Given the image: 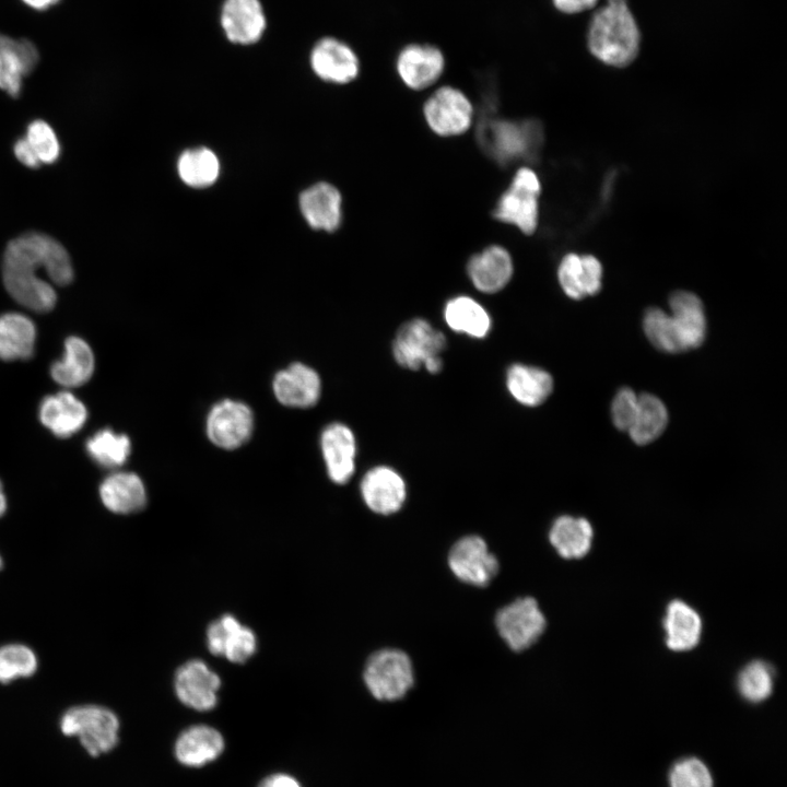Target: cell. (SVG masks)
I'll use <instances>...</instances> for the list:
<instances>
[{"label": "cell", "instance_id": "cell-37", "mask_svg": "<svg viewBox=\"0 0 787 787\" xmlns=\"http://www.w3.org/2000/svg\"><path fill=\"white\" fill-rule=\"evenodd\" d=\"M774 669L763 660H753L738 674L737 688L740 695L750 703H760L770 697L774 685Z\"/></svg>", "mask_w": 787, "mask_h": 787}, {"label": "cell", "instance_id": "cell-8", "mask_svg": "<svg viewBox=\"0 0 787 787\" xmlns=\"http://www.w3.org/2000/svg\"><path fill=\"white\" fill-rule=\"evenodd\" d=\"M545 618L531 597L518 598L500 609L495 616L498 634L515 651L533 645L545 630Z\"/></svg>", "mask_w": 787, "mask_h": 787}, {"label": "cell", "instance_id": "cell-23", "mask_svg": "<svg viewBox=\"0 0 787 787\" xmlns=\"http://www.w3.org/2000/svg\"><path fill=\"white\" fill-rule=\"evenodd\" d=\"M225 749L222 733L208 725L183 730L174 744L176 760L187 767H201L215 761Z\"/></svg>", "mask_w": 787, "mask_h": 787}, {"label": "cell", "instance_id": "cell-20", "mask_svg": "<svg viewBox=\"0 0 787 787\" xmlns=\"http://www.w3.org/2000/svg\"><path fill=\"white\" fill-rule=\"evenodd\" d=\"M273 392L286 407L309 408L320 397L321 381L315 369L296 362L274 376Z\"/></svg>", "mask_w": 787, "mask_h": 787}, {"label": "cell", "instance_id": "cell-43", "mask_svg": "<svg viewBox=\"0 0 787 787\" xmlns=\"http://www.w3.org/2000/svg\"><path fill=\"white\" fill-rule=\"evenodd\" d=\"M13 151L15 157L27 167L37 168L42 164L26 138L19 139Z\"/></svg>", "mask_w": 787, "mask_h": 787}, {"label": "cell", "instance_id": "cell-9", "mask_svg": "<svg viewBox=\"0 0 787 787\" xmlns=\"http://www.w3.org/2000/svg\"><path fill=\"white\" fill-rule=\"evenodd\" d=\"M423 115L432 131L442 137H451L471 127L473 107L460 90L445 85L426 99Z\"/></svg>", "mask_w": 787, "mask_h": 787}, {"label": "cell", "instance_id": "cell-32", "mask_svg": "<svg viewBox=\"0 0 787 787\" xmlns=\"http://www.w3.org/2000/svg\"><path fill=\"white\" fill-rule=\"evenodd\" d=\"M36 327L25 315L5 313L0 316V360H28L34 354Z\"/></svg>", "mask_w": 787, "mask_h": 787}, {"label": "cell", "instance_id": "cell-7", "mask_svg": "<svg viewBox=\"0 0 787 787\" xmlns=\"http://www.w3.org/2000/svg\"><path fill=\"white\" fill-rule=\"evenodd\" d=\"M541 184L529 167L519 168L509 187L501 195L494 208L496 220L518 227L524 234H532L539 220Z\"/></svg>", "mask_w": 787, "mask_h": 787}, {"label": "cell", "instance_id": "cell-39", "mask_svg": "<svg viewBox=\"0 0 787 787\" xmlns=\"http://www.w3.org/2000/svg\"><path fill=\"white\" fill-rule=\"evenodd\" d=\"M643 328L647 339L655 348L668 353L682 352L670 324L669 314L658 307L646 310Z\"/></svg>", "mask_w": 787, "mask_h": 787}, {"label": "cell", "instance_id": "cell-44", "mask_svg": "<svg viewBox=\"0 0 787 787\" xmlns=\"http://www.w3.org/2000/svg\"><path fill=\"white\" fill-rule=\"evenodd\" d=\"M598 0H552L556 10L565 14H575L596 5Z\"/></svg>", "mask_w": 787, "mask_h": 787}, {"label": "cell", "instance_id": "cell-34", "mask_svg": "<svg viewBox=\"0 0 787 787\" xmlns=\"http://www.w3.org/2000/svg\"><path fill=\"white\" fill-rule=\"evenodd\" d=\"M668 423L665 403L651 393L638 396V407L631 428L627 431L637 445H646L658 438Z\"/></svg>", "mask_w": 787, "mask_h": 787}, {"label": "cell", "instance_id": "cell-21", "mask_svg": "<svg viewBox=\"0 0 787 787\" xmlns=\"http://www.w3.org/2000/svg\"><path fill=\"white\" fill-rule=\"evenodd\" d=\"M320 446L330 480L346 483L355 470L356 442L351 428L342 423L328 425L321 434Z\"/></svg>", "mask_w": 787, "mask_h": 787}, {"label": "cell", "instance_id": "cell-19", "mask_svg": "<svg viewBox=\"0 0 787 787\" xmlns=\"http://www.w3.org/2000/svg\"><path fill=\"white\" fill-rule=\"evenodd\" d=\"M38 51L28 39H14L0 34V89L17 97L22 81L38 62Z\"/></svg>", "mask_w": 787, "mask_h": 787}, {"label": "cell", "instance_id": "cell-4", "mask_svg": "<svg viewBox=\"0 0 787 787\" xmlns=\"http://www.w3.org/2000/svg\"><path fill=\"white\" fill-rule=\"evenodd\" d=\"M119 719L116 714L98 705L69 708L60 719L64 736L77 737L91 756L111 751L119 741Z\"/></svg>", "mask_w": 787, "mask_h": 787}, {"label": "cell", "instance_id": "cell-10", "mask_svg": "<svg viewBox=\"0 0 787 787\" xmlns=\"http://www.w3.org/2000/svg\"><path fill=\"white\" fill-rule=\"evenodd\" d=\"M448 565L461 582L484 587L497 575L500 564L479 536H467L454 543L448 553Z\"/></svg>", "mask_w": 787, "mask_h": 787}, {"label": "cell", "instance_id": "cell-47", "mask_svg": "<svg viewBox=\"0 0 787 787\" xmlns=\"http://www.w3.org/2000/svg\"><path fill=\"white\" fill-rule=\"evenodd\" d=\"M7 510V498L3 492V486L0 481V517L5 513Z\"/></svg>", "mask_w": 787, "mask_h": 787}, {"label": "cell", "instance_id": "cell-26", "mask_svg": "<svg viewBox=\"0 0 787 787\" xmlns=\"http://www.w3.org/2000/svg\"><path fill=\"white\" fill-rule=\"evenodd\" d=\"M341 195L328 183H318L302 192L301 211L307 223L316 230L333 232L341 223Z\"/></svg>", "mask_w": 787, "mask_h": 787}, {"label": "cell", "instance_id": "cell-11", "mask_svg": "<svg viewBox=\"0 0 787 787\" xmlns=\"http://www.w3.org/2000/svg\"><path fill=\"white\" fill-rule=\"evenodd\" d=\"M254 430V414L244 402L225 399L212 407L207 418L209 439L224 449L244 445Z\"/></svg>", "mask_w": 787, "mask_h": 787}, {"label": "cell", "instance_id": "cell-45", "mask_svg": "<svg viewBox=\"0 0 787 787\" xmlns=\"http://www.w3.org/2000/svg\"><path fill=\"white\" fill-rule=\"evenodd\" d=\"M257 787H302V785L290 774L274 773L265 777Z\"/></svg>", "mask_w": 787, "mask_h": 787}, {"label": "cell", "instance_id": "cell-33", "mask_svg": "<svg viewBox=\"0 0 787 787\" xmlns=\"http://www.w3.org/2000/svg\"><path fill=\"white\" fill-rule=\"evenodd\" d=\"M444 319L455 332L483 339L491 330V317L486 309L469 296H456L444 307Z\"/></svg>", "mask_w": 787, "mask_h": 787}, {"label": "cell", "instance_id": "cell-48", "mask_svg": "<svg viewBox=\"0 0 787 787\" xmlns=\"http://www.w3.org/2000/svg\"><path fill=\"white\" fill-rule=\"evenodd\" d=\"M607 3H613V4L626 3V0H607Z\"/></svg>", "mask_w": 787, "mask_h": 787}, {"label": "cell", "instance_id": "cell-35", "mask_svg": "<svg viewBox=\"0 0 787 787\" xmlns=\"http://www.w3.org/2000/svg\"><path fill=\"white\" fill-rule=\"evenodd\" d=\"M177 168L185 184L195 188H203L218 179L220 163L211 150L196 148L187 150L180 155Z\"/></svg>", "mask_w": 787, "mask_h": 787}, {"label": "cell", "instance_id": "cell-3", "mask_svg": "<svg viewBox=\"0 0 787 787\" xmlns=\"http://www.w3.org/2000/svg\"><path fill=\"white\" fill-rule=\"evenodd\" d=\"M445 348V334L427 320L415 318L399 328L392 342V354L403 368H425L430 374H437L443 368L441 353Z\"/></svg>", "mask_w": 787, "mask_h": 787}, {"label": "cell", "instance_id": "cell-16", "mask_svg": "<svg viewBox=\"0 0 787 787\" xmlns=\"http://www.w3.org/2000/svg\"><path fill=\"white\" fill-rule=\"evenodd\" d=\"M220 23L226 38L238 45L259 42L267 27L265 10L259 0H224Z\"/></svg>", "mask_w": 787, "mask_h": 787}, {"label": "cell", "instance_id": "cell-36", "mask_svg": "<svg viewBox=\"0 0 787 787\" xmlns=\"http://www.w3.org/2000/svg\"><path fill=\"white\" fill-rule=\"evenodd\" d=\"M87 455L104 468H116L126 462L131 453V442L125 434L103 428L85 444Z\"/></svg>", "mask_w": 787, "mask_h": 787}, {"label": "cell", "instance_id": "cell-28", "mask_svg": "<svg viewBox=\"0 0 787 787\" xmlns=\"http://www.w3.org/2000/svg\"><path fill=\"white\" fill-rule=\"evenodd\" d=\"M95 361L91 346L79 337H69L64 341L61 360L52 363L51 378L59 385L73 388L84 385L94 373Z\"/></svg>", "mask_w": 787, "mask_h": 787}, {"label": "cell", "instance_id": "cell-18", "mask_svg": "<svg viewBox=\"0 0 787 787\" xmlns=\"http://www.w3.org/2000/svg\"><path fill=\"white\" fill-rule=\"evenodd\" d=\"M361 494L371 510L380 515H391L402 507L407 488L404 480L396 470L387 466H377L363 477Z\"/></svg>", "mask_w": 787, "mask_h": 787}, {"label": "cell", "instance_id": "cell-13", "mask_svg": "<svg viewBox=\"0 0 787 787\" xmlns=\"http://www.w3.org/2000/svg\"><path fill=\"white\" fill-rule=\"evenodd\" d=\"M396 69L404 85L420 91L439 79L445 69V57L435 45L413 43L398 54Z\"/></svg>", "mask_w": 787, "mask_h": 787}, {"label": "cell", "instance_id": "cell-15", "mask_svg": "<svg viewBox=\"0 0 787 787\" xmlns=\"http://www.w3.org/2000/svg\"><path fill=\"white\" fill-rule=\"evenodd\" d=\"M207 646L213 655L242 663L255 654L257 638L249 627L233 615L225 614L209 625Z\"/></svg>", "mask_w": 787, "mask_h": 787}, {"label": "cell", "instance_id": "cell-22", "mask_svg": "<svg viewBox=\"0 0 787 787\" xmlns=\"http://www.w3.org/2000/svg\"><path fill=\"white\" fill-rule=\"evenodd\" d=\"M603 269L592 255L567 254L557 269L563 292L573 299L596 295L602 287Z\"/></svg>", "mask_w": 787, "mask_h": 787}, {"label": "cell", "instance_id": "cell-40", "mask_svg": "<svg viewBox=\"0 0 787 787\" xmlns=\"http://www.w3.org/2000/svg\"><path fill=\"white\" fill-rule=\"evenodd\" d=\"M669 787H714L708 766L700 759L689 756L673 763L668 774Z\"/></svg>", "mask_w": 787, "mask_h": 787}, {"label": "cell", "instance_id": "cell-17", "mask_svg": "<svg viewBox=\"0 0 787 787\" xmlns=\"http://www.w3.org/2000/svg\"><path fill=\"white\" fill-rule=\"evenodd\" d=\"M670 322L682 352L698 348L705 340L707 322L702 301L688 291H676L669 298Z\"/></svg>", "mask_w": 787, "mask_h": 787}, {"label": "cell", "instance_id": "cell-42", "mask_svg": "<svg viewBox=\"0 0 787 787\" xmlns=\"http://www.w3.org/2000/svg\"><path fill=\"white\" fill-rule=\"evenodd\" d=\"M638 407V395L624 387L614 396L611 403V418L614 426L627 432L635 419Z\"/></svg>", "mask_w": 787, "mask_h": 787}, {"label": "cell", "instance_id": "cell-41", "mask_svg": "<svg viewBox=\"0 0 787 787\" xmlns=\"http://www.w3.org/2000/svg\"><path fill=\"white\" fill-rule=\"evenodd\" d=\"M26 140L40 163L51 164L60 155V143L54 129L44 120H34L27 127Z\"/></svg>", "mask_w": 787, "mask_h": 787}, {"label": "cell", "instance_id": "cell-12", "mask_svg": "<svg viewBox=\"0 0 787 787\" xmlns=\"http://www.w3.org/2000/svg\"><path fill=\"white\" fill-rule=\"evenodd\" d=\"M220 677L202 660H190L176 672L174 688L177 698L199 712L213 709L218 704Z\"/></svg>", "mask_w": 787, "mask_h": 787}, {"label": "cell", "instance_id": "cell-27", "mask_svg": "<svg viewBox=\"0 0 787 787\" xmlns=\"http://www.w3.org/2000/svg\"><path fill=\"white\" fill-rule=\"evenodd\" d=\"M104 506L115 514H132L146 505V491L141 478L133 472H114L99 485Z\"/></svg>", "mask_w": 787, "mask_h": 787}, {"label": "cell", "instance_id": "cell-31", "mask_svg": "<svg viewBox=\"0 0 787 787\" xmlns=\"http://www.w3.org/2000/svg\"><path fill=\"white\" fill-rule=\"evenodd\" d=\"M592 538V527L584 517L560 516L549 531L552 547L567 560L584 557L591 548Z\"/></svg>", "mask_w": 787, "mask_h": 787}, {"label": "cell", "instance_id": "cell-46", "mask_svg": "<svg viewBox=\"0 0 787 787\" xmlns=\"http://www.w3.org/2000/svg\"><path fill=\"white\" fill-rule=\"evenodd\" d=\"M26 5L35 10H46L51 5H55L60 0H22Z\"/></svg>", "mask_w": 787, "mask_h": 787}, {"label": "cell", "instance_id": "cell-24", "mask_svg": "<svg viewBox=\"0 0 787 787\" xmlns=\"http://www.w3.org/2000/svg\"><path fill=\"white\" fill-rule=\"evenodd\" d=\"M84 403L70 391L46 396L39 404L42 424L55 436L67 438L79 432L87 420Z\"/></svg>", "mask_w": 787, "mask_h": 787}, {"label": "cell", "instance_id": "cell-25", "mask_svg": "<svg viewBox=\"0 0 787 787\" xmlns=\"http://www.w3.org/2000/svg\"><path fill=\"white\" fill-rule=\"evenodd\" d=\"M514 272L509 252L502 246L492 245L473 255L467 265V273L480 292L492 294L504 289Z\"/></svg>", "mask_w": 787, "mask_h": 787}, {"label": "cell", "instance_id": "cell-2", "mask_svg": "<svg viewBox=\"0 0 787 787\" xmlns=\"http://www.w3.org/2000/svg\"><path fill=\"white\" fill-rule=\"evenodd\" d=\"M639 38L637 23L626 3H607L600 8L587 32L589 51L601 62L616 68L635 60Z\"/></svg>", "mask_w": 787, "mask_h": 787}, {"label": "cell", "instance_id": "cell-49", "mask_svg": "<svg viewBox=\"0 0 787 787\" xmlns=\"http://www.w3.org/2000/svg\"><path fill=\"white\" fill-rule=\"evenodd\" d=\"M2 568V557L0 555V569Z\"/></svg>", "mask_w": 787, "mask_h": 787}, {"label": "cell", "instance_id": "cell-1", "mask_svg": "<svg viewBox=\"0 0 787 787\" xmlns=\"http://www.w3.org/2000/svg\"><path fill=\"white\" fill-rule=\"evenodd\" d=\"M43 269L49 281L64 286L73 280L66 248L55 238L37 232L12 239L3 252L2 279L7 292L22 306L37 313L51 310L57 302L54 286L37 275Z\"/></svg>", "mask_w": 787, "mask_h": 787}, {"label": "cell", "instance_id": "cell-5", "mask_svg": "<svg viewBox=\"0 0 787 787\" xmlns=\"http://www.w3.org/2000/svg\"><path fill=\"white\" fill-rule=\"evenodd\" d=\"M479 140L489 155L502 164L531 157L542 143L538 121L490 119L480 126Z\"/></svg>", "mask_w": 787, "mask_h": 787}, {"label": "cell", "instance_id": "cell-14", "mask_svg": "<svg viewBox=\"0 0 787 787\" xmlns=\"http://www.w3.org/2000/svg\"><path fill=\"white\" fill-rule=\"evenodd\" d=\"M309 61L318 78L336 84L349 83L360 72V60L355 51L334 37L318 40L310 51Z\"/></svg>", "mask_w": 787, "mask_h": 787}, {"label": "cell", "instance_id": "cell-30", "mask_svg": "<svg viewBox=\"0 0 787 787\" xmlns=\"http://www.w3.org/2000/svg\"><path fill=\"white\" fill-rule=\"evenodd\" d=\"M506 386L516 401L526 407H537L551 395L553 379L542 368L517 363L507 369Z\"/></svg>", "mask_w": 787, "mask_h": 787}, {"label": "cell", "instance_id": "cell-29", "mask_svg": "<svg viewBox=\"0 0 787 787\" xmlns=\"http://www.w3.org/2000/svg\"><path fill=\"white\" fill-rule=\"evenodd\" d=\"M666 644L674 651H685L700 643L702 620L700 614L682 600H672L663 618Z\"/></svg>", "mask_w": 787, "mask_h": 787}, {"label": "cell", "instance_id": "cell-38", "mask_svg": "<svg viewBox=\"0 0 787 787\" xmlns=\"http://www.w3.org/2000/svg\"><path fill=\"white\" fill-rule=\"evenodd\" d=\"M37 657L27 646L9 644L0 647V682L10 683L36 672Z\"/></svg>", "mask_w": 787, "mask_h": 787}, {"label": "cell", "instance_id": "cell-6", "mask_svg": "<svg viewBox=\"0 0 787 787\" xmlns=\"http://www.w3.org/2000/svg\"><path fill=\"white\" fill-rule=\"evenodd\" d=\"M363 679L375 698L397 701L402 698L414 683L412 662L402 650L380 649L367 659Z\"/></svg>", "mask_w": 787, "mask_h": 787}]
</instances>
